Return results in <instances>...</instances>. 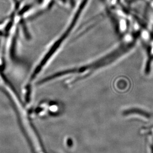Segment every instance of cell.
Masks as SVG:
<instances>
[{
  "label": "cell",
  "instance_id": "obj_1",
  "mask_svg": "<svg viewBox=\"0 0 153 153\" xmlns=\"http://www.w3.org/2000/svg\"><path fill=\"white\" fill-rule=\"evenodd\" d=\"M127 114H139L140 116L145 118L146 119H150L151 117V115L147 112L146 111H144L143 109H139V108H133V109H130L126 112Z\"/></svg>",
  "mask_w": 153,
  "mask_h": 153
}]
</instances>
